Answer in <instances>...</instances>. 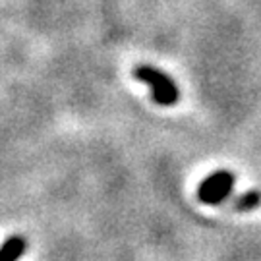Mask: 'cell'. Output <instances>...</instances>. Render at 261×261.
I'll return each instance as SVG.
<instances>
[{"label": "cell", "mask_w": 261, "mask_h": 261, "mask_svg": "<svg viewBox=\"0 0 261 261\" xmlns=\"http://www.w3.org/2000/svg\"><path fill=\"white\" fill-rule=\"evenodd\" d=\"M259 205H261V192H257V190L246 192L244 196L236 197L232 203V207L236 211H252V209H255V207Z\"/></svg>", "instance_id": "277c9868"}, {"label": "cell", "mask_w": 261, "mask_h": 261, "mask_svg": "<svg viewBox=\"0 0 261 261\" xmlns=\"http://www.w3.org/2000/svg\"><path fill=\"white\" fill-rule=\"evenodd\" d=\"M134 75L141 84L151 87V99L161 107H174L180 101V89L168 74L161 72L149 64H138Z\"/></svg>", "instance_id": "6da1fadb"}, {"label": "cell", "mask_w": 261, "mask_h": 261, "mask_svg": "<svg viewBox=\"0 0 261 261\" xmlns=\"http://www.w3.org/2000/svg\"><path fill=\"white\" fill-rule=\"evenodd\" d=\"M234 188V174L230 170H215L197 188V199L205 205H219L230 196Z\"/></svg>", "instance_id": "7a4b0ae2"}, {"label": "cell", "mask_w": 261, "mask_h": 261, "mask_svg": "<svg viewBox=\"0 0 261 261\" xmlns=\"http://www.w3.org/2000/svg\"><path fill=\"white\" fill-rule=\"evenodd\" d=\"M25 250H28V240L19 234H14L0 246V261H18L25 253Z\"/></svg>", "instance_id": "3957f363"}]
</instances>
